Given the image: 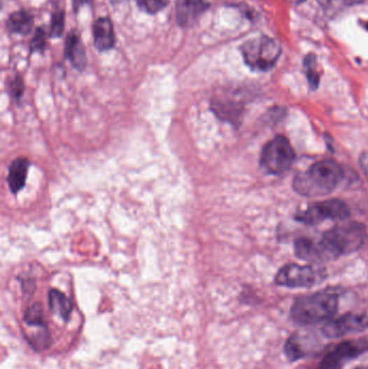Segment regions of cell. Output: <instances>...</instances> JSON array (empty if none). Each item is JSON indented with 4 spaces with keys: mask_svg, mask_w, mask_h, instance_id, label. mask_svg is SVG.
<instances>
[{
    "mask_svg": "<svg viewBox=\"0 0 368 369\" xmlns=\"http://www.w3.org/2000/svg\"><path fill=\"white\" fill-rule=\"evenodd\" d=\"M29 167L31 162L24 157L17 158L9 165L7 181L12 193H20L25 187Z\"/></svg>",
    "mask_w": 368,
    "mask_h": 369,
    "instance_id": "cell-16",
    "label": "cell"
},
{
    "mask_svg": "<svg viewBox=\"0 0 368 369\" xmlns=\"http://www.w3.org/2000/svg\"><path fill=\"white\" fill-rule=\"evenodd\" d=\"M94 47L99 52L108 51L115 47L116 37L113 22L109 18H99L93 24Z\"/></svg>",
    "mask_w": 368,
    "mask_h": 369,
    "instance_id": "cell-14",
    "label": "cell"
},
{
    "mask_svg": "<svg viewBox=\"0 0 368 369\" xmlns=\"http://www.w3.org/2000/svg\"><path fill=\"white\" fill-rule=\"evenodd\" d=\"M45 31L43 27H38L34 34V37L31 41V52H43L45 48Z\"/></svg>",
    "mask_w": 368,
    "mask_h": 369,
    "instance_id": "cell-22",
    "label": "cell"
},
{
    "mask_svg": "<svg viewBox=\"0 0 368 369\" xmlns=\"http://www.w3.org/2000/svg\"><path fill=\"white\" fill-rule=\"evenodd\" d=\"M295 159V151L290 141L283 135H278L262 149L260 165L271 174H282L290 169Z\"/></svg>",
    "mask_w": 368,
    "mask_h": 369,
    "instance_id": "cell-5",
    "label": "cell"
},
{
    "mask_svg": "<svg viewBox=\"0 0 368 369\" xmlns=\"http://www.w3.org/2000/svg\"><path fill=\"white\" fill-rule=\"evenodd\" d=\"M367 233L364 225L360 223H349L324 232L321 241L328 260H334L342 255L357 252L365 244Z\"/></svg>",
    "mask_w": 368,
    "mask_h": 369,
    "instance_id": "cell-3",
    "label": "cell"
},
{
    "mask_svg": "<svg viewBox=\"0 0 368 369\" xmlns=\"http://www.w3.org/2000/svg\"><path fill=\"white\" fill-rule=\"evenodd\" d=\"M296 256L309 263H324L328 260L325 249L320 240L308 238H299L295 241Z\"/></svg>",
    "mask_w": 368,
    "mask_h": 369,
    "instance_id": "cell-13",
    "label": "cell"
},
{
    "mask_svg": "<svg viewBox=\"0 0 368 369\" xmlns=\"http://www.w3.org/2000/svg\"><path fill=\"white\" fill-rule=\"evenodd\" d=\"M368 327V318L364 314L347 313L336 320L326 323L322 332L328 338H340L346 335L363 332Z\"/></svg>",
    "mask_w": 368,
    "mask_h": 369,
    "instance_id": "cell-9",
    "label": "cell"
},
{
    "mask_svg": "<svg viewBox=\"0 0 368 369\" xmlns=\"http://www.w3.org/2000/svg\"><path fill=\"white\" fill-rule=\"evenodd\" d=\"M48 307L52 313L53 318L63 323L65 326L69 324L73 313V304L65 293L59 289L51 288L48 293Z\"/></svg>",
    "mask_w": 368,
    "mask_h": 369,
    "instance_id": "cell-12",
    "label": "cell"
},
{
    "mask_svg": "<svg viewBox=\"0 0 368 369\" xmlns=\"http://www.w3.org/2000/svg\"><path fill=\"white\" fill-rule=\"evenodd\" d=\"M208 6L204 0H176L175 12L177 22L182 27L194 25L208 9Z\"/></svg>",
    "mask_w": 368,
    "mask_h": 369,
    "instance_id": "cell-11",
    "label": "cell"
},
{
    "mask_svg": "<svg viewBox=\"0 0 368 369\" xmlns=\"http://www.w3.org/2000/svg\"><path fill=\"white\" fill-rule=\"evenodd\" d=\"M339 306V297L336 293L319 292L299 297L290 310L294 322L300 325H316L331 319Z\"/></svg>",
    "mask_w": 368,
    "mask_h": 369,
    "instance_id": "cell-2",
    "label": "cell"
},
{
    "mask_svg": "<svg viewBox=\"0 0 368 369\" xmlns=\"http://www.w3.org/2000/svg\"><path fill=\"white\" fill-rule=\"evenodd\" d=\"M211 109L220 120L239 125L243 115V105L230 97H216L211 102Z\"/></svg>",
    "mask_w": 368,
    "mask_h": 369,
    "instance_id": "cell-10",
    "label": "cell"
},
{
    "mask_svg": "<svg viewBox=\"0 0 368 369\" xmlns=\"http://www.w3.org/2000/svg\"><path fill=\"white\" fill-rule=\"evenodd\" d=\"M304 71L307 77L308 83L312 90L318 89L321 81V74H320L319 65L316 61V57L312 53L308 55L304 60Z\"/></svg>",
    "mask_w": 368,
    "mask_h": 369,
    "instance_id": "cell-19",
    "label": "cell"
},
{
    "mask_svg": "<svg viewBox=\"0 0 368 369\" xmlns=\"http://www.w3.org/2000/svg\"><path fill=\"white\" fill-rule=\"evenodd\" d=\"M6 25L10 33L27 36L33 31L34 17L29 11L19 10L8 17Z\"/></svg>",
    "mask_w": 368,
    "mask_h": 369,
    "instance_id": "cell-17",
    "label": "cell"
},
{
    "mask_svg": "<svg viewBox=\"0 0 368 369\" xmlns=\"http://www.w3.org/2000/svg\"><path fill=\"white\" fill-rule=\"evenodd\" d=\"M139 9L148 15H156L168 6L169 0H135Z\"/></svg>",
    "mask_w": 368,
    "mask_h": 369,
    "instance_id": "cell-20",
    "label": "cell"
},
{
    "mask_svg": "<svg viewBox=\"0 0 368 369\" xmlns=\"http://www.w3.org/2000/svg\"><path fill=\"white\" fill-rule=\"evenodd\" d=\"M342 179V169L333 160L314 163L308 171L296 175L293 189L306 197H318L333 193Z\"/></svg>",
    "mask_w": 368,
    "mask_h": 369,
    "instance_id": "cell-1",
    "label": "cell"
},
{
    "mask_svg": "<svg viewBox=\"0 0 368 369\" xmlns=\"http://www.w3.org/2000/svg\"><path fill=\"white\" fill-rule=\"evenodd\" d=\"M367 349L365 340H348L336 346L324 356L319 369H341L346 361L357 358Z\"/></svg>",
    "mask_w": 368,
    "mask_h": 369,
    "instance_id": "cell-8",
    "label": "cell"
},
{
    "mask_svg": "<svg viewBox=\"0 0 368 369\" xmlns=\"http://www.w3.org/2000/svg\"><path fill=\"white\" fill-rule=\"evenodd\" d=\"M65 27V13L63 10L55 12L51 18V29H50V37L59 38L63 35Z\"/></svg>",
    "mask_w": 368,
    "mask_h": 369,
    "instance_id": "cell-21",
    "label": "cell"
},
{
    "mask_svg": "<svg viewBox=\"0 0 368 369\" xmlns=\"http://www.w3.org/2000/svg\"><path fill=\"white\" fill-rule=\"evenodd\" d=\"M320 3L328 9H339L345 6L358 3L359 0H319Z\"/></svg>",
    "mask_w": 368,
    "mask_h": 369,
    "instance_id": "cell-24",
    "label": "cell"
},
{
    "mask_svg": "<svg viewBox=\"0 0 368 369\" xmlns=\"http://www.w3.org/2000/svg\"><path fill=\"white\" fill-rule=\"evenodd\" d=\"M349 216L350 209L345 202L338 199H330L309 205L307 209L296 215V221L307 225H318L327 219L345 221Z\"/></svg>",
    "mask_w": 368,
    "mask_h": 369,
    "instance_id": "cell-7",
    "label": "cell"
},
{
    "mask_svg": "<svg viewBox=\"0 0 368 369\" xmlns=\"http://www.w3.org/2000/svg\"><path fill=\"white\" fill-rule=\"evenodd\" d=\"M325 279V270L316 265H297L288 263L282 267L276 275V283L280 286L290 288L312 287Z\"/></svg>",
    "mask_w": 368,
    "mask_h": 369,
    "instance_id": "cell-6",
    "label": "cell"
},
{
    "mask_svg": "<svg viewBox=\"0 0 368 369\" xmlns=\"http://www.w3.org/2000/svg\"><path fill=\"white\" fill-rule=\"evenodd\" d=\"M292 1L295 4H302L304 3V0H292Z\"/></svg>",
    "mask_w": 368,
    "mask_h": 369,
    "instance_id": "cell-26",
    "label": "cell"
},
{
    "mask_svg": "<svg viewBox=\"0 0 368 369\" xmlns=\"http://www.w3.org/2000/svg\"><path fill=\"white\" fill-rule=\"evenodd\" d=\"M241 53L252 71H268L281 55V46L268 36L253 38L241 46Z\"/></svg>",
    "mask_w": 368,
    "mask_h": 369,
    "instance_id": "cell-4",
    "label": "cell"
},
{
    "mask_svg": "<svg viewBox=\"0 0 368 369\" xmlns=\"http://www.w3.org/2000/svg\"><path fill=\"white\" fill-rule=\"evenodd\" d=\"M87 1H90V0H75V9H79L81 5L87 3Z\"/></svg>",
    "mask_w": 368,
    "mask_h": 369,
    "instance_id": "cell-25",
    "label": "cell"
},
{
    "mask_svg": "<svg viewBox=\"0 0 368 369\" xmlns=\"http://www.w3.org/2000/svg\"><path fill=\"white\" fill-rule=\"evenodd\" d=\"M10 95L15 99H21L24 92V83L20 76H17L15 79H12L9 83Z\"/></svg>",
    "mask_w": 368,
    "mask_h": 369,
    "instance_id": "cell-23",
    "label": "cell"
},
{
    "mask_svg": "<svg viewBox=\"0 0 368 369\" xmlns=\"http://www.w3.org/2000/svg\"><path fill=\"white\" fill-rule=\"evenodd\" d=\"M65 55L77 71H83L87 67V53L80 36L76 32L69 34L65 43Z\"/></svg>",
    "mask_w": 368,
    "mask_h": 369,
    "instance_id": "cell-15",
    "label": "cell"
},
{
    "mask_svg": "<svg viewBox=\"0 0 368 369\" xmlns=\"http://www.w3.org/2000/svg\"><path fill=\"white\" fill-rule=\"evenodd\" d=\"M307 337H302L300 335H294L288 339L285 344V354L288 360L296 361L304 358L308 354Z\"/></svg>",
    "mask_w": 368,
    "mask_h": 369,
    "instance_id": "cell-18",
    "label": "cell"
},
{
    "mask_svg": "<svg viewBox=\"0 0 368 369\" xmlns=\"http://www.w3.org/2000/svg\"><path fill=\"white\" fill-rule=\"evenodd\" d=\"M357 369H368V368H366V367H360V368H357Z\"/></svg>",
    "mask_w": 368,
    "mask_h": 369,
    "instance_id": "cell-27",
    "label": "cell"
}]
</instances>
